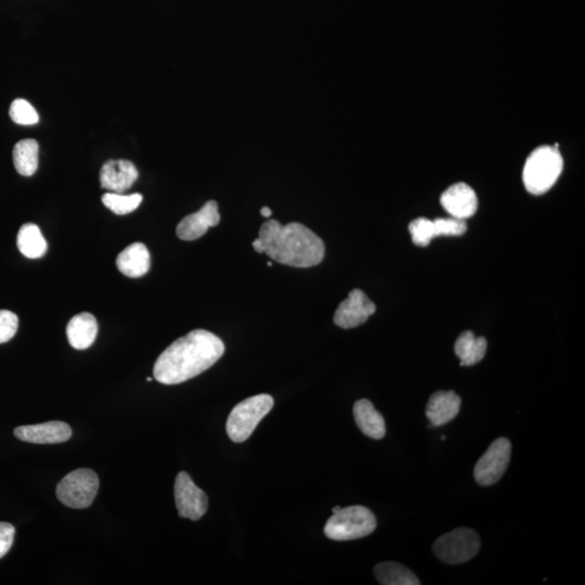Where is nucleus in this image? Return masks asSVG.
Returning <instances> with one entry per match:
<instances>
[{"label":"nucleus","instance_id":"16","mask_svg":"<svg viewBox=\"0 0 585 585\" xmlns=\"http://www.w3.org/2000/svg\"><path fill=\"white\" fill-rule=\"evenodd\" d=\"M462 399L453 390L433 394L428 400L426 416L433 426L450 423L460 413Z\"/></svg>","mask_w":585,"mask_h":585},{"label":"nucleus","instance_id":"28","mask_svg":"<svg viewBox=\"0 0 585 585\" xmlns=\"http://www.w3.org/2000/svg\"><path fill=\"white\" fill-rule=\"evenodd\" d=\"M253 247L254 250H255L257 253H263V246L260 238H256V240L253 242Z\"/></svg>","mask_w":585,"mask_h":585},{"label":"nucleus","instance_id":"4","mask_svg":"<svg viewBox=\"0 0 585 585\" xmlns=\"http://www.w3.org/2000/svg\"><path fill=\"white\" fill-rule=\"evenodd\" d=\"M377 525V519L367 507L348 506L331 517L324 526V534L335 541L357 540L372 534Z\"/></svg>","mask_w":585,"mask_h":585},{"label":"nucleus","instance_id":"25","mask_svg":"<svg viewBox=\"0 0 585 585\" xmlns=\"http://www.w3.org/2000/svg\"><path fill=\"white\" fill-rule=\"evenodd\" d=\"M10 117L14 123L24 126L35 125L39 121V115L34 106L24 99H16L10 105Z\"/></svg>","mask_w":585,"mask_h":585},{"label":"nucleus","instance_id":"24","mask_svg":"<svg viewBox=\"0 0 585 585\" xmlns=\"http://www.w3.org/2000/svg\"><path fill=\"white\" fill-rule=\"evenodd\" d=\"M143 199V195L139 193L125 195L123 193L107 192L102 197V203L116 214H127L136 211Z\"/></svg>","mask_w":585,"mask_h":585},{"label":"nucleus","instance_id":"29","mask_svg":"<svg viewBox=\"0 0 585 585\" xmlns=\"http://www.w3.org/2000/svg\"><path fill=\"white\" fill-rule=\"evenodd\" d=\"M261 214H262L263 217L268 218L271 216L272 212L269 207H265L261 209Z\"/></svg>","mask_w":585,"mask_h":585},{"label":"nucleus","instance_id":"22","mask_svg":"<svg viewBox=\"0 0 585 585\" xmlns=\"http://www.w3.org/2000/svg\"><path fill=\"white\" fill-rule=\"evenodd\" d=\"M18 247L24 256L36 260L45 255L48 246L41 229L36 224L26 223L20 229Z\"/></svg>","mask_w":585,"mask_h":585},{"label":"nucleus","instance_id":"13","mask_svg":"<svg viewBox=\"0 0 585 585\" xmlns=\"http://www.w3.org/2000/svg\"><path fill=\"white\" fill-rule=\"evenodd\" d=\"M221 222L218 204L208 201L199 212L188 214L177 226V236L183 241L197 240L207 232L209 228L216 227Z\"/></svg>","mask_w":585,"mask_h":585},{"label":"nucleus","instance_id":"18","mask_svg":"<svg viewBox=\"0 0 585 585\" xmlns=\"http://www.w3.org/2000/svg\"><path fill=\"white\" fill-rule=\"evenodd\" d=\"M116 266L123 275L140 277L150 270L151 256L144 243H134L127 246L116 258Z\"/></svg>","mask_w":585,"mask_h":585},{"label":"nucleus","instance_id":"15","mask_svg":"<svg viewBox=\"0 0 585 585\" xmlns=\"http://www.w3.org/2000/svg\"><path fill=\"white\" fill-rule=\"evenodd\" d=\"M14 436L20 441L37 445H53L67 441L72 437V429L65 422H47L20 426L14 429Z\"/></svg>","mask_w":585,"mask_h":585},{"label":"nucleus","instance_id":"26","mask_svg":"<svg viewBox=\"0 0 585 585\" xmlns=\"http://www.w3.org/2000/svg\"><path fill=\"white\" fill-rule=\"evenodd\" d=\"M19 319L16 314L9 310H0V344L7 343L16 335Z\"/></svg>","mask_w":585,"mask_h":585},{"label":"nucleus","instance_id":"17","mask_svg":"<svg viewBox=\"0 0 585 585\" xmlns=\"http://www.w3.org/2000/svg\"><path fill=\"white\" fill-rule=\"evenodd\" d=\"M355 424L365 436L379 441L386 433L385 419L368 399L358 400L354 406Z\"/></svg>","mask_w":585,"mask_h":585},{"label":"nucleus","instance_id":"1","mask_svg":"<svg viewBox=\"0 0 585 585\" xmlns=\"http://www.w3.org/2000/svg\"><path fill=\"white\" fill-rule=\"evenodd\" d=\"M224 354L223 341L205 330H194L174 341L154 364V378L164 385H177L212 368Z\"/></svg>","mask_w":585,"mask_h":585},{"label":"nucleus","instance_id":"9","mask_svg":"<svg viewBox=\"0 0 585 585\" xmlns=\"http://www.w3.org/2000/svg\"><path fill=\"white\" fill-rule=\"evenodd\" d=\"M175 501L179 516L191 520L202 519L208 507L207 494L194 484L185 472H180L176 478Z\"/></svg>","mask_w":585,"mask_h":585},{"label":"nucleus","instance_id":"30","mask_svg":"<svg viewBox=\"0 0 585 585\" xmlns=\"http://www.w3.org/2000/svg\"><path fill=\"white\" fill-rule=\"evenodd\" d=\"M339 510H340L339 506L333 507V513H336V511H339Z\"/></svg>","mask_w":585,"mask_h":585},{"label":"nucleus","instance_id":"8","mask_svg":"<svg viewBox=\"0 0 585 585\" xmlns=\"http://www.w3.org/2000/svg\"><path fill=\"white\" fill-rule=\"evenodd\" d=\"M511 456V445L509 439L499 438L492 442L475 466L474 477L478 484H496L509 467Z\"/></svg>","mask_w":585,"mask_h":585},{"label":"nucleus","instance_id":"31","mask_svg":"<svg viewBox=\"0 0 585 585\" xmlns=\"http://www.w3.org/2000/svg\"><path fill=\"white\" fill-rule=\"evenodd\" d=\"M268 266L271 267V266H272V262H271V261H270V262H268Z\"/></svg>","mask_w":585,"mask_h":585},{"label":"nucleus","instance_id":"10","mask_svg":"<svg viewBox=\"0 0 585 585\" xmlns=\"http://www.w3.org/2000/svg\"><path fill=\"white\" fill-rule=\"evenodd\" d=\"M467 230L466 221L456 218H437L429 221L427 218H417L409 224L412 241L416 246L426 247L433 238L438 237H458Z\"/></svg>","mask_w":585,"mask_h":585},{"label":"nucleus","instance_id":"21","mask_svg":"<svg viewBox=\"0 0 585 585\" xmlns=\"http://www.w3.org/2000/svg\"><path fill=\"white\" fill-rule=\"evenodd\" d=\"M13 163L17 172L24 177H31L38 168L39 145L36 140L19 141L13 148Z\"/></svg>","mask_w":585,"mask_h":585},{"label":"nucleus","instance_id":"11","mask_svg":"<svg viewBox=\"0 0 585 585\" xmlns=\"http://www.w3.org/2000/svg\"><path fill=\"white\" fill-rule=\"evenodd\" d=\"M377 311V306L363 291L355 289L340 302L334 315V324L341 329H354L365 324Z\"/></svg>","mask_w":585,"mask_h":585},{"label":"nucleus","instance_id":"20","mask_svg":"<svg viewBox=\"0 0 585 585\" xmlns=\"http://www.w3.org/2000/svg\"><path fill=\"white\" fill-rule=\"evenodd\" d=\"M487 339L485 338H476L471 331H466L458 336L455 351L456 355L461 360V365H475L485 358L487 353Z\"/></svg>","mask_w":585,"mask_h":585},{"label":"nucleus","instance_id":"2","mask_svg":"<svg viewBox=\"0 0 585 585\" xmlns=\"http://www.w3.org/2000/svg\"><path fill=\"white\" fill-rule=\"evenodd\" d=\"M260 240L263 253L273 261L295 268H310L324 261L325 246L321 238L300 222L282 223L271 219L262 224Z\"/></svg>","mask_w":585,"mask_h":585},{"label":"nucleus","instance_id":"6","mask_svg":"<svg viewBox=\"0 0 585 585\" xmlns=\"http://www.w3.org/2000/svg\"><path fill=\"white\" fill-rule=\"evenodd\" d=\"M99 485V478L94 471L78 468L58 482L57 497L71 509H87L94 502Z\"/></svg>","mask_w":585,"mask_h":585},{"label":"nucleus","instance_id":"12","mask_svg":"<svg viewBox=\"0 0 585 585\" xmlns=\"http://www.w3.org/2000/svg\"><path fill=\"white\" fill-rule=\"evenodd\" d=\"M441 202L451 217L466 221L474 216L478 209V198L474 190L464 183L452 184L441 194Z\"/></svg>","mask_w":585,"mask_h":585},{"label":"nucleus","instance_id":"5","mask_svg":"<svg viewBox=\"0 0 585 585\" xmlns=\"http://www.w3.org/2000/svg\"><path fill=\"white\" fill-rule=\"evenodd\" d=\"M273 404V398L267 394H257L238 403L228 417L229 438L237 443L247 441L261 419L271 411Z\"/></svg>","mask_w":585,"mask_h":585},{"label":"nucleus","instance_id":"19","mask_svg":"<svg viewBox=\"0 0 585 585\" xmlns=\"http://www.w3.org/2000/svg\"><path fill=\"white\" fill-rule=\"evenodd\" d=\"M98 324L94 316L82 312L73 316L68 322L66 335L73 348L84 350L90 348L97 338Z\"/></svg>","mask_w":585,"mask_h":585},{"label":"nucleus","instance_id":"7","mask_svg":"<svg viewBox=\"0 0 585 585\" xmlns=\"http://www.w3.org/2000/svg\"><path fill=\"white\" fill-rule=\"evenodd\" d=\"M480 549V536L472 529L457 528L433 543V553L441 562L457 565L474 558Z\"/></svg>","mask_w":585,"mask_h":585},{"label":"nucleus","instance_id":"14","mask_svg":"<svg viewBox=\"0 0 585 585\" xmlns=\"http://www.w3.org/2000/svg\"><path fill=\"white\" fill-rule=\"evenodd\" d=\"M138 178L136 166L126 160H110L100 170L101 187L109 192L124 193Z\"/></svg>","mask_w":585,"mask_h":585},{"label":"nucleus","instance_id":"27","mask_svg":"<svg viewBox=\"0 0 585 585\" xmlns=\"http://www.w3.org/2000/svg\"><path fill=\"white\" fill-rule=\"evenodd\" d=\"M16 529L12 524L0 523V558L6 555L13 544Z\"/></svg>","mask_w":585,"mask_h":585},{"label":"nucleus","instance_id":"3","mask_svg":"<svg viewBox=\"0 0 585 585\" xmlns=\"http://www.w3.org/2000/svg\"><path fill=\"white\" fill-rule=\"evenodd\" d=\"M564 168V160L558 145L536 148L526 159L523 182L526 191L534 195L548 192L558 182Z\"/></svg>","mask_w":585,"mask_h":585},{"label":"nucleus","instance_id":"23","mask_svg":"<svg viewBox=\"0 0 585 585\" xmlns=\"http://www.w3.org/2000/svg\"><path fill=\"white\" fill-rule=\"evenodd\" d=\"M375 578L384 585H418L417 575L402 564L386 562L375 566Z\"/></svg>","mask_w":585,"mask_h":585}]
</instances>
